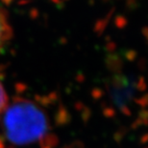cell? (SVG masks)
Here are the masks:
<instances>
[{"label": "cell", "mask_w": 148, "mask_h": 148, "mask_svg": "<svg viewBox=\"0 0 148 148\" xmlns=\"http://www.w3.org/2000/svg\"><path fill=\"white\" fill-rule=\"evenodd\" d=\"M13 37V28L9 16L0 7V52L8 45Z\"/></svg>", "instance_id": "cell-1"}, {"label": "cell", "mask_w": 148, "mask_h": 148, "mask_svg": "<svg viewBox=\"0 0 148 148\" xmlns=\"http://www.w3.org/2000/svg\"><path fill=\"white\" fill-rule=\"evenodd\" d=\"M9 105V97L6 91L4 84L0 79V116L4 113L6 108Z\"/></svg>", "instance_id": "cell-2"}, {"label": "cell", "mask_w": 148, "mask_h": 148, "mask_svg": "<svg viewBox=\"0 0 148 148\" xmlns=\"http://www.w3.org/2000/svg\"><path fill=\"white\" fill-rule=\"evenodd\" d=\"M0 148H3V146L1 145V143H0Z\"/></svg>", "instance_id": "cell-3"}]
</instances>
